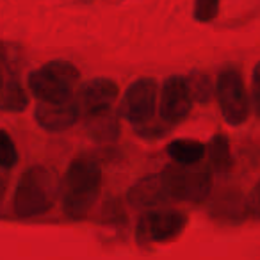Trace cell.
Here are the masks:
<instances>
[{"label":"cell","instance_id":"15","mask_svg":"<svg viewBox=\"0 0 260 260\" xmlns=\"http://www.w3.org/2000/svg\"><path fill=\"white\" fill-rule=\"evenodd\" d=\"M207 157H209V166L214 173L224 175L234 166V157H232L230 139L224 134H216L207 145Z\"/></svg>","mask_w":260,"mask_h":260},{"label":"cell","instance_id":"7","mask_svg":"<svg viewBox=\"0 0 260 260\" xmlns=\"http://www.w3.org/2000/svg\"><path fill=\"white\" fill-rule=\"evenodd\" d=\"M159 86L153 79H138L126 87L119 104V114L132 126L146 123L155 118Z\"/></svg>","mask_w":260,"mask_h":260},{"label":"cell","instance_id":"27","mask_svg":"<svg viewBox=\"0 0 260 260\" xmlns=\"http://www.w3.org/2000/svg\"><path fill=\"white\" fill-rule=\"evenodd\" d=\"M77 2H79V4H91L93 0H77Z\"/></svg>","mask_w":260,"mask_h":260},{"label":"cell","instance_id":"8","mask_svg":"<svg viewBox=\"0 0 260 260\" xmlns=\"http://www.w3.org/2000/svg\"><path fill=\"white\" fill-rule=\"evenodd\" d=\"M192 104H194V98L185 77L171 75L164 80L159 104V114L164 121L173 126L182 123L191 112Z\"/></svg>","mask_w":260,"mask_h":260},{"label":"cell","instance_id":"22","mask_svg":"<svg viewBox=\"0 0 260 260\" xmlns=\"http://www.w3.org/2000/svg\"><path fill=\"white\" fill-rule=\"evenodd\" d=\"M102 223H107V224H119V223H125L126 221V214L125 209H123V203L119 202L118 198L114 200H107L102 207Z\"/></svg>","mask_w":260,"mask_h":260},{"label":"cell","instance_id":"2","mask_svg":"<svg viewBox=\"0 0 260 260\" xmlns=\"http://www.w3.org/2000/svg\"><path fill=\"white\" fill-rule=\"evenodd\" d=\"M61 196V180L47 166H30L23 171L15 189L13 209L18 217H36L47 214Z\"/></svg>","mask_w":260,"mask_h":260},{"label":"cell","instance_id":"3","mask_svg":"<svg viewBox=\"0 0 260 260\" xmlns=\"http://www.w3.org/2000/svg\"><path fill=\"white\" fill-rule=\"evenodd\" d=\"M80 82V72L75 64L62 59H54L41 68L30 72L27 84L30 93L40 102L61 104L75 98V89Z\"/></svg>","mask_w":260,"mask_h":260},{"label":"cell","instance_id":"16","mask_svg":"<svg viewBox=\"0 0 260 260\" xmlns=\"http://www.w3.org/2000/svg\"><path fill=\"white\" fill-rule=\"evenodd\" d=\"M166 153L173 162L180 164H194L203 160L207 153V146L198 139H173L166 146Z\"/></svg>","mask_w":260,"mask_h":260},{"label":"cell","instance_id":"21","mask_svg":"<svg viewBox=\"0 0 260 260\" xmlns=\"http://www.w3.org/2000/svg\"><path fill=\"white\" fill-rule=\"evenodd\" d=\"M221 0H194L192 18L198 23H210L217 18Z\"/></svg>","mask_w":260,"mask_h":260},{"label":"cell","instance_id":"9","mask_svg":"<svg viewBox=\"0 0 260 260\" xmlns=\"http://www.w3.org/2000/svg\"><path fill=\"white\" fill-rule=\"evenodd\" d=\"M82 118L77 100L61 102V104H50V102H40L34 111L36 123L47 132H62L75 125Z\"/></svg>","mask_w":260,"mask_h":260},{"label":"cell","instance_id":"19","mask_svg":"<svg viewBox=\"0 0 260 260\" xmlns=\"http://www.w3.org/2000/svg\"><path fill=\"white\" fill-rule=\"evenodd\" d=\"M173 125H170L168 121H164L162 118H153L146 123L134 126V132L139 138L146 139V141H157V139H162L164 136L170 132V128Z\"/></svg>","mask_w":260,"mask_h":260},{"label":"cell","instance_id":"25","mask_svg":"<svg viewBox=\"0 0 260 260\" xmlns=\"http://www.w3.org/2000/svg\"><path fill=\"white\" fill-rule=\"evenodd\" d=\"M6 191H8V177H6V175L0 171V202L4 200Z\"/></svg>","mask_w":260,"mask_h":260},{"label":"cell","instance_id":"11","mask_svg":"<svg viewBox=\"0 0 260 260\" xmlns=\"http://www.w3.org/2000/svg\"><path fill=\"white\" fill-rule=\"evenodd\" d=\"M82 118L86 134L89 136L91 141L98 143V145H111L119 139L121 123H119L118 112L112 107L87 112Z\"/></svg>","mask_w":260,"mask_h":260},{"label":"cell","instance_id":"5","mask_svg":"<svg viewBox=\"0 0 260 260\" xmlns=\"http://www.w3.org/2000/svg\"><path fill=\"white\" fill-rule=\"evenodd\" d=\"M216 98L224 121L230 126H239L248 119L249 96L241 72L235 68H224L216 80Z\"/></svg>","mask_w":260,"mask_h":260},{"label":"cell","instance_id":"26","mask_svg":"<svg viewBox=\"0 0 260 260\" xmlns=\"http://www.w3.org/2000/svg\"><path fill=\"white\" fill-rule=\"evenodd\" d=\"M253 82L260 84V61L256 62V66L253 68Z\"/></svg>","mask_w":260,"mask_h":260},{"label":"cell","instance_id":"4","mask_svg":"<svg viewBox=\"0 0 260 260\" xmlns=\"http://www.w3.org/2000/svg\"><path fill=\"white\" fill-rule=\"evenodd\" d=\"M170 200L202 203L212 191V168L205 162H171L160 173Z\"/></svg>","mask_w":260,"mask_h":260},{"label":"cell","instance_id":"13","mask_svg":"<svg viewBox=\"0 0 260 260\" xmlns=\"http://www.w3.org/2000/svg\"><path fill=\"white\" fill-rule=\"evenodd\" d=\"M209 214L214 221L221 224H239L249 217L248 196L239 191H223L210 203Z\"/></svg>","mask_w":260,"mask_h":260},{"label":"cell","instance_id":"18","mask_svg":"<svg viewBox=\"0 0 260 260\" xmlns=\"http://www.w3.org/2000/svg\"><path fill=\"white\" fill-rule=\"evenodd\" d=\"M187 84L189 89H191V94L194 98V102L202 105H207L210 100H212L214 93H216V86H212V80L207 75L205 72H200V70H194L191 72L187 77Z\"/></svg>","mask_w":260,"mask_h":260},{"label":"cell","instance_id":"23","mask_svg":"<svg viewBox=\"0 0 260 260\" xmlns=\"http://www.w3.org/2000/svg\"><path fill=\"white\" fill-rule=\"evenodd\" d=\"M248 209L249 216L260 219V180L256 182V185L253 187V191L248 196Z\"/></svg>","mask_w":260,"mask_h":260},{"label":"cell","instance_id":"24","mask_svg":"<svg viewBox=\"0 0 260 260\" xmlns=\"http://www.w3.org/2000/svg\"><path fill=\"white\" fill-rule=\"evenodd\" d=\"M251 105L255 114L260 118V84L256 82L251 84Z\"/></svg>","mask_w":260,"mask_h":260},{"label":"cell","instance_id":"14","mask_svg":"<svg viewBox=\"0 0 260 260\" xmlns=\"http://www.w3.org/2000/svg\"><path fill=\"white\" fill-rule=\"evenodd\" d=\"M29 105V94L18 80V75H4V84L0 89V111L22 112Z\"/></svg>","mask_w":260,"mask_h":260},{"label":"cell","instance_id":"12","mask_svg":"<svg viewBox=\"0 0 260 260\" xmlns=\"http://www.w3.org/2000/svg\"><path fill=\"white\" fill-rule=\"evenodd\" d=\"M170 200L166 187H164L162 177L159 175H148L136 182L126 191V203L134 209H155Z\"/></svg>","mask_w":260,"mask_h":260},{"label":"cell","instance_id":"10","mask_svg":"<svg viewBox=\"0 0 260 260\" xmlns=\"http://www.w3.org/2000/svg\"><path fill=\"white\" fill-rule=\"evenodd\" d=\"M118 93L119 87L114 80L100 77V79H91L87 82L80 84L79 91L75 94V100L84 116L87 112L112 107V104L118 98Z\"/></svg>","mask_w":260,"mask_h":260},{"label":"cell","instance_id":"20","mask_svg":"<svg viewBox=\"0 0 260 260\" xmlns=\"http://www.w3.org/2000/svg\"><path fill=\"white\" fill-rule=\"evenodd\" d=\"M18 148L15 141L6 130L0 128V168L2 170H13L18 164Z\"/></svg>","mask_w":260,"mask_h":260},{"label":"cell","instance_id":"6","mask_svg":"<svg viewBox=\"0 0 260 260\" xmlns=\"http://www.w3.org/2000/svg\"><path fill=\"white\" fill-rule=\"evenodd\" d=\"M187 221V216L177 209H148L138 221L136 241L143 246L171 242L184 234Z\"/></svg>","mask_w":260,"mask_h":260},{"label":"cell","instance_id":"1","mask_svg":"<svg viewBox=\"0 0 260 260\" xmlns=\"http://www.w3.org/2000/svg\"><path fill=\"white\" fill-rule=\"evenodd\" d=\"M102 189V168L91 157H77L66 168L61 180V205L68 219L89 216Z\"/></svg>","mask_w":260,"mask_h":260},{"label":"cell","instance_id":"17","mask_svg":"<svg viewBox=\"0 0 260 260\" xmlns=\"http://www.w3.org/2000/svg\"><path fill=\"white\" fill-rule=\"evenodd\" d=\"M23 59L25 54L20 45L0 40V72L6 75H16L22 68Z\"/></svg>","mask_w":260,"mask_h":260},{"label":"cell","instance_id":"28","mask_svg":"<svg viewBox=\"0 0 260 260\" xmlns=\"http://www.w3.org/2000/svg\"><path fill=\"white\" fill-rule=\"evenodd\" d=\"M2 84H4V73L0 72V89H2Z\"/></svg>","mask_w":260,"mask_h":260}]
</instances>
